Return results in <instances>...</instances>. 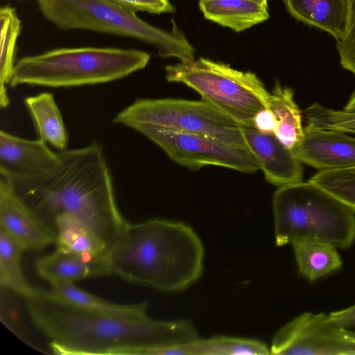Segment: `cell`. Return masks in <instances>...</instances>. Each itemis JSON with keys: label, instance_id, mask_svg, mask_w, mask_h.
Returning a JSON list of instances; mask_svg holds the SVG:
<instances>
[{"label": "cell", "instance_id": "1", "mask_svg": "<svg viewBox=\"0 0 355 355\" xmlns=\"http://www.w3.org/2000/svg\"><path fill=\"white\" fill-rule=\"evenodd\" d=\"M30 318L60 355H157L198 338L189 321L128 317L76 306L51 291L33 288L26 298Z\"/></svg>", "mask_w": 355, "mask_h": 355}, {"label": "cell", "instance_id": "2", "mask_svg": "<svg viewBox=\"0 0 355 355\" xmlns=\"http://www.w3.org/2000/svg\"><path fill=\"white\" fill-rule=\"evenodd\" d=\"M58 153L55 164L42 173L0 176L8 181L17 196L51 230L58 215H71L89 226L110 252L128 223L117 207L102 146L92 143Z\"/></svg>", "mask_w": 355, "mask_h": 355}, {"label": "cell", "instance_id": "3", "mask_svg": "<svg viewBox=\"0 0 355 355\" xmlns=\"http://www.w3.org/2000/svg\"><path fill=\"white\" fill-rule=\"evenodd\" d=\"M203 259L202 243L191 227L159 218L128 223L107 257L112 275L166 292L195 283Z\"/></svg>", "mask_w": 355, "mask_h": 355}, {"label": "cell", "instance_id": "4", "mask_svg": "<svg viewBox=\"0 0 355 355\" xmlns=\"http://www.w3.org/2000/svg\"><path fill=\"white\" fill-rule=\"evenodd\" d=\"M150 59L148 53L135 49H55L19 59L9 85L70 87L106 83L145 68Z\"/></svg>", "mask_w": 355, "mask_h": 355}, {"label": "cell", "instance_id": "5", "mask_svg": "<svg viewBox=\"0 0 355 355\" xmlns=\"http://www.w3.org/2000/svg\"><path fill=\"white\" fill-rule=\"evenodd\" d=\"M272 210L277 246L315 241L345 249L355 241V213L310 181L278 187Z\"/></svg>", "mask_w": 355, "mask_h": 355}, {"label": "cell", "instance_id": "6", "mask_svg": "<svg viewBox=\"0 0 355 355\" xmlns=\"http://www.w3.org/2000/svg\"><path fill=\"white\" fill-rule=\"evenodd\" d=\"M36 1L44 17L61 30L132 37L154 46L162 58H175L180 62L195 60V49L175 24L171 31H166L110 0Z\"/></svg>", "mask_w": 355, "mask_h": 355}, {"label": "cell", "instance_id": "7", "mask_svg": "<svg viewBox=\"0 0 355 355\" xmlns=\"http://www.w3.org/2000/svg\"><path fill=\"white\" fill-rule=\"evenodd\" d=\"M165 71L168 82L193 89L243 126L254 127L256 114L268 108L270 92L253 72L205 58L167 65Z\"/></svg>", "mask_w": 355, "mask_h": 355}, {"label": "cell", "instance_id": "8", "mask_svg": "<svg viewBox=\"0 0 355 355\" xmlns=\"http://www.w3.org/2000/svg\"><path fill=\"white\" fill-rule=\"evenodd\" d=\"M113 121L129 128L146 124L200 135L249 149L242 125L203 100L139 98L119 112Z\"/></svg>", "mask_w": 355, "mask_h": 355}, {"label": "cell", "instance_id": "9", "mask_svg": "<svg viewBox=\"0 0 355 355\" xmlns=\"http://www.w3.org/2000/svg\"><path fill=\"white\" fill-rule=\"evenodd\" d=\"M160 147L177 164L192 169L218 166L245 173L260 170L249 149L230 146L200 135L182 132L155 125L130 127Z\"/></svg>", "mask_w": 355, "mask_h": 355}, {"label": "cell", "instance_id": "10", "mask_svg": "<svg viewBox=\"0 0 355 355\" xmlns=\"http://www.w3.org/2000/svg\"><path fill=\"white\" fill-rule=\"evenodd\" d=\"M270 354L278 355H355V331L324 313L304 312L275 334Z\"/></svg>", "mask_w": 355, "mask_h": 355}, {"label": "cell", "instance_id": "11", "mask_svg": "<svg viewBox=\"0 0 355 355\" xmlns=\"http://www.w3.org/2000/svg\"><path fill=\"white\" fill-rule=\"evenodd\" d=\"M0 227L26 250H41L55 243V234L17 196L0 176Z\"/></svg>", "mask_w": 355, "mask_h": 355}, {"label": "cell", "instance_id": "12", "mask_svg": "<svg viewBox=\"0 0 355 355\" xmlns=\"http://www.w3.org/2000/svg\"><path fill=\"white\" fill-rule=\"evenodd\" d=\"M291 150L302 163L318 170L355 166V137L340 131L306 125L302 139Z\"/></svg>", "mask_w": 355, "mask_h": 355}, {"label": "cell", "instance_id": "13", "mask_svg": "<svg viewBox=\"0 0 355 355\" xmlns=\"http://www.w3.org/2000/svg\"><path fill=\"white\" fill-rule=\"evenodd\" d=\"M242 131L248 148L268 182L280 187L302 181V163L274 134L243 125Z\"/></svg>", "mask_w": 355, "mask_h": 355}, {"label": "cell", "instance_id": "14", "mask_svg": "<svg viewBox=\"0 0 355 355\" xmlns=\"http://www.w3.org/2000/svg\"><path fill=\"white\" fill-rule=\"evenodd\" d=\"M58 157V153L40 139L30 140L0 132V175H36L53 166Z\"/></svg>", "mask_w": 355, "mask_h": 355}, {"label": "cell", "instance_id": "15", "mask_svg": "<svg viewBox=\"0 0 355 355\" xmlns=\"http://www.w3.org/2000/svg\"><path fill=\"white\" fill-rule=\"evenodd\" d=\"M35 269L38 275L50 284L112 275L107 257H92L57 248L51 254L38 259Z\"/></svg>", "mask_w": 355, "mask_h": 355}, {"label": "cell", "instance_id": "16", "mask_svg": "<svg viewBox=\"0 0 355 355\" xmlns=\"http://www.w3.org/2000/svg\"><path fill=\"white\" fill-rule=\"evenodd\" d=\"M295 19L327 32L338 42L345 35L347 0H281Z\"/></svg>", "mask_w": 355, "mask_h": 355}, {"label": "cell", "instance_id": "17", "mask_svg": "<svg viewBox=\"0 0 355 355\" xmlns=\"http://www.w3.org/2000/svg\"><path fill=\"white\" fill-rule=\"evenodd\" d=\"M205 19L239 33L270 18L268 2L260 0H199Z\"/></svg>", "mask_w": 355, "mask_h": 355}, {"label": "cell", "instance_id": "18", "mask_svg": "<svg viewBox=\"0 0 355 355\" xmlns=\"http://www.w3.org/2000/svg\"><path fill=\"white\" fill-rule=\"evenodd\" d=\"M56 248L92 257H108L105 243L86 224L67 214L58 215L53 220Z\"/></svg>", "mask_w": 355, "mask_h": 355}, {"label": "cell", "instance_id": "19", "mask_svg": "<svg viewBox=\"0 0 355 355\" xmlns=\"http://www.w3.org/2000/svg\"><path fill=\"white\" fill-rule=\"evenodd\" d=\"M293 91L277 82L270 92L268 109L272 113L276 128L274 135L291 150L302 139V112L293 98Z\"/></svg>", "mask_w": 355, "mask_h": 355}, {"label": "cell", "instance_id": "20", "mask_svg": "<svg viewBox=\"0 0 355 355\" xmlns=\"http://www.w3.org/2000/svg\"><path fill=\"white\" fill-rule=\"evenodd\" d=\"M24 103L35 125L38 139L60 151L66 150L68 135L53 94L28 96Z\"/></svg>", "mask_w": 355, "mask_h": 355}, {"label": "cell", "instance_id": "21", "mask_svg": "<svg viewBox=\"0 0 355 355\" xmlns=\"http://www.w3.org/2000/svg\"><path fill=\"white\" fill-rule=\"evenodd\" d=\"M291 245L299 272L310 282L336 272L342 267L337 248L329 243L299 241Z\"/></svg>", "mask_w": 355, "mask_h": 355}, {"label": "cell", "instance_id": "22", "mask_svg": "<svg viewBox=\"0 0 355 355\" xmlns=\"http://www.w3.org/2000/svg\"><path fill=\"white\" fill-rule=\"evenodd\" d=\"M51 291L61 299L76 306L93 311L128 317L147 315L148 302L121 304L98 297L76 286L73 282L51 284Z\"/></svg>", "mask_w": 355, "mask_h": 355}, {"label": "cell", "instance_id": "23", "mask_svg": "<svg viewBox=\"0 0 355 355\" xmlns=\"http://www.w3.org/2000/svg\"><path fill=\"white\" fill-rule=\"evenodd\" d=\"M21 31V21L16 9L10 6L0 8V105L7 107L10 100L6 85L15 65L17 39Z\"/></svg>", "mask_w": 355, "mask_h": 355}, {"label": "cell", "instance_id": "24", "mask_svg": "<svg viewBox=\"0 0 355 355\" xmlns=\"http://www.w3.org/2000/svg\"><path fill=\"white\" fill-rule=\"evenodd\" d=\"M181 355H263L270 354L263 343L225 336L196 338L180 345Z\"/></svg>", "mask_w": 355, "mask_h": 355}, {"label": "cell", "instance_id": "25", "mask_svg": "<svg viewBox=\"0 0 355 355\" xmlns=\"http://www.w3.org/2000/svg\"><path fill=\"white\" fill-rule=\"evenodd\" d=\"M25 251L19 243L0 227V285L1 288L24 298L33 288L26 282L21 268Z\"/></svg>", "mask_w": 355, "mask_h": 355}, {"label": "cell", "instance_id": "26", "mask_svg": "<svg viewBox=\"0 0 355 355\" xmlns=\"http://www.w3.org/2000/svg\"><path fill=\"white\" fill-rule=\"evenodd\" d=\"M355 213V166L318 170L309 180Z\"/></svg>", "mask_w": 355, "mask_h": 355}, {"label": "cell", "instance_id": "27", "mask_svg": "<svg viewBox=\"0 0 355 355\" xmlns=\"http://www.w3.org/2000/svg\"><path fill=\"white\" fill-rule=\"evenodd\" d=\"M347 1V22L345 37L336 43L342 67L355 75V0Z\"/></svg>", "mask_w": 355, "mask_h": 355}, {"label": "cell", "instance_id": "28", "mask_svg": "<svg viewBox=\"0 0 355 355\" xmlns=\"http://www.w3.org/2000/svg\"><path fill=\"white\" fill-rule=\"evenodd\" d=\"M135 12H146L151 14L175 12V7L169 0H110Z\"/></svg>", "mask_w": 355, "mask_h": 355}, {"label": "cell", "instance_id": "29", "mask_svg": "<svg viewBox=\"0 0 355 355\" xmlns=\"http://www.w3.org/2000/svg\"><path fill=\"white\" fill-rule=\"evenodd\" d=\"M253 126L257 130L266 134H274L276 123L271 111L268 108L259 112L254 118Z\"/></svg>", "mask_w": 355, "mask_h": 355}, {"label": "cell", "instance_id": "30", "mask_svg": "<svg viewBox=\"0 0 355 355\" xmlns=\"http://www.w3.org/2000/svg\"><path fill=\"white\" fill-rule=\"evenodd\" d=\"M329 316L334 322L345 328H355V304L343 310L331 312Z\"/></svg>", "mask_w": 355, "mask_h": 355}, {"label": "cell", "instance_id": "31", "mask_svg": "<svg viewBox=\"0 0 355 355\" xmlns=\"http://www.w3.org/2000/svg\"><path fill=\"white\" fill-rule=\"evenodd\" d=\"M336 128L340 132L355 134V121L340 122L336 125Z\"/></svg>", "mask_w": 355, "mask_h": 355}, {"label": "cell", "instance_id": "32", "mask_svg": "<svg viewBox=\"0 0 355 355\" xmlns=\"http://www.w3.org/2000/svg\"><path fill=\"white\" fill-rule=\"evenodd\" d=\"M343 110L349 112H355V90L352 94L348 103Z\"/></svg>", "mask_w": 355, "mask_h": 355}, {"label": "cell", "instance_id": "33", "mask_svg": "<svg viewBox=\"0 0 355 355\" xmlns=\"http://www.w3.org/2000/svg\"><path fill=\"white\" fill-rule=\"evenodd\" d=\"M260 1H266V2L268 1V0H260Z\"/></svg>", "mask_w": 355, "mask_h": 355}]
</instances>
